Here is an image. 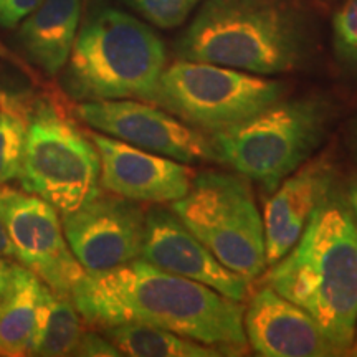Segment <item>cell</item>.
Wrapping results in <instances>:
<instances>
[{"mask_svg": "<svg viewBox=\"0 0 357 357\" xmlns=\"http://www.w3.org/2000/svg\"><path fill=\"white\" fill-rule=\"evenodd\" d=\"M82 318L98 328L139 323L167 329L229 356L247 349L243 306L215 289L136 258L105 271H86L71 289Z\"/></svg>", "mask_w": 357, "mask_h": 357, "instance_id": "obj_1", "label": "cell"}, {"mask_svg": "<svg viewBox=\"0 0 357 357\" xmlns=\"http://www.w3.org/2000/svg\"><path fill=\"white\" fill-rule=\"evenodd\" d=\"M265 283L303 307L339 354L351 351L357 324V229L341 195L326 192L300 240L271 265Z\"/></svg>", "mask_w": 357, "mask_h": 357, "instance_id": "obj_2", "label": "cell"}, {"mask_svg": "<svg viewBox=\"0 0 357 357\" xmlns=\"http://www.w3.org/2000/svg\"><path fill=\"white\" fill-rule=\"evenodd\" d=\"M164 68L166 47L149 25L118 8H101L78 30L65 88L79 101L153 102Z\"/></svg>", "mask_w": 357, "mask_h": 357, "instance_id": "obj_3", "label": "cell"}, {"mask_svg": "<svg viewBox=\"0 0 357 357\" xmlns=\"http://www.w3.org/2000/svg\"><path fill=\"white\" fill-rule=\"evenodd\" d=\"M181 60L276 75L301 60L293 17L270 0H205L176 45Z\"/></svg>", "mask_w": 357, "mask_h": 357, "instance_id": "obj_4", "label": "cell"}, {"mask_svg": "<svg viewBox=\"0 0 357 357\" xmlns=\"http://www.w3.org/2000/svg\"><path fill=\"white\" fill-rule=\"evenodd\" d=\"M328 119L321 100H280L247 121L211 132L213 160L273 192L318 149Z\"/></svg>", "mask_w": 357, "mask_h": 357, "instance_id": "obj_5", "label": "cell"}, {"mask_svg": "<svg viewBox=\"0 0 357 357\" xmlns=\"http://www.w3.org/2000/svg\"><path fill=\"white\" fill-rule=\"evenodd\" d=\"M26 113L20 185L55 207L60 215L101 192V160L89 134L60 106L38 98Z\"/></svg>", "mask_w": 357, "mask_h": 357, "instance_id": "obj_6", "label": "cell"}, {"mask_svg": "<svg viewBox=\"0 0 357 357\" xmlns=\"http://www.w3.org/2000/svg\"><path fill=\"white\" fill-rule=\"evenodd\" d=\"M172 212L229 270L248 281L265 273L263 217L247 177L197 174L184 197L172 202Z\"/></svg>", "mask_w": 357, "mask_h": 357, "instance_id": "obj_7", "label": "cell"}, {"mask_svg": "<svg viewBox=\"0 0 357 357\" xmlns=\"http://www.w3.org/2000/svg\"><path fill=\"white\" fill-rule=\"evenodd\" d=\"M283 84L260 75L204 61L164 68L151 105L194 129L215 132L247 121L283 96Z\"/></svg>", "mask_w": 357, "mask_h": 357, "instance_id": "obj_8", "label": "cell"}, {"mask_svg": "<svg viewBox=\"0 0 357 357\" xmlns=\"http://www.w3.org/2000/svg\"><path fill=\"white\" fill-rule=\"evenodd\" d=\"M0 215L15 258L55 293L70 294L86 273L71 252L61 217L38 195L0 187Z\"/></svg>", "mask_w": 357, "mask_h": 357, "instance_id": "obj_9", "label": "cell"}, {"mask_svg": "<svg viewBox=\"0 0 357 357\" xmlns=\"http://www.w3.org/2000/svg\"><path fill=\"white\" fill-rule=\"evenodd\" d=\"M75 114L95 131L182 164L213 160L207 136L151 102L83 101Z\"/></svg>", "mask_w": 357, "mask_h": 357, "instance_id": "obj_10", "label": "cell"}, {"mask_svg": "<svg viewBox=\"0 0 357 357\" xmlns=\"http://www.w3.org/2000/svg\"><path fill=\"white\" fill-rule=\"evenodd\" d=\"M61 225L71 252L84 271H105L141 258L146 213L134 200L98 192Z\"/></svg>", "mask_w": 357, "mask_h": 357, "instance_id": "obj_11", "label": "cell"}, {"mask_svg": "<svg viewBox=\"0 0 357 357\" xmlns=\"http://www.w3.org/2000/svg\"><path fill=\"white\" fill-rule=\"evenodd\" d=\"M141 258L169 273L205 284L234 301L242 303L250 294V281L222 265L172 211L154 207L146 213Z\"/></svg>", "mask_w": 357, "mask_h": 357, "instance_id": "obj_12", "label": "cell"}, {"mask_svg": "<svg viewBox=\"0 0 357 357\" xmlns=\"http://www.w3.org/2000/svg\"><path fill=\"white\" fill-rule=\"evenodd\" d=\"M101 160L105 190L134 202H176L189 192L194 172L178 160L147 153L101 132H89Z\"/></svg>", "mask_w": 357, "mask_h": 357, "instance_id": "obj_13", "label": "cell"}, {"mask_svg": "<svg viewBox=\"0 0 357 357\" xmlns=\"http://www.w3.org/2000/svg\"><path fill=\"white\" fill-rule=\"evenodd\" d=\"M247 341L265 357H326L339 352L318 323L270 284L250 298L243 311Z\"/></svg>", "mask_w": 357, "mask_h": 357, "instance_id": "obj_14", "label": "cell"}, {"mask_svg": "<svg viewBox=\"0 0 357 357\" xmlns=\"http://www.w3.org/2000/svg\"><path fill=\"white\" fill-rule=\"evenodd\" d=\"M331 172L321 160L288 176L265 204L266 266L275 265L296 245L312 211L331 189Z\"/></svg>", "mask_w": 357, "mask_h": 357, "instance_id": "obj_15", "label": "cell"}, {"mask_svg": "<svg viewBox=\"0 0 357 357\" xmlns=\"http://www.w3.org/2000/svg\"><path fill=\"white\" fill-rule=\"evenodd\" d=\"M82 19V0H42L22 22L19 43L26 58L48 77L68 63Z\"/></svg>", "mask_w": 357, "mask_h": 357, "instance_id": "obj_16", "label": "cell"}, {"mask_svg": "<svg viewBox=\"0 0 357 357\" xmlns=\"http://www.w3.org/2000/svg\"><path fill=\"white\" fill-rule=\"evenodd\" d=\"M43 288L33 271L13 263L10 284L0 303V356H26Z\"/></svg>", "mask_w": 357, "mask_h": 357, "instance_id": "obj_17", "label": "cell"}, {"mask_svg": "<svg viewBox=\"0 0 357 357\" xmlns=\"http://www.w3.org/2000/svg\"><path fill=\"white\" fill-rule=\"evenodd\" d=\"M83 334V321L70 294L45 284L26 356H71Z\"/></svg>", "mask_w": 357, "mask_h": 357, "instance_id": "obj_18", "label": "cell"}, {"mask_svg": "<svg viewBox=\"0 0 357 357\" xmlns=\"http://www.w3.org/2000/svg\"><path fill=\"white\" fill-rule=\"evenodd\" d=\"M105 336L131 357H220L229 352L220 347L204 344L194 339L178 336L153 324L126 323L105 329Z\"/></svg>", "mask_w": 357, "mask_h": 357, "instance_id": "obj_19", "label": "cell"}, {"mask_svg": "<svg viewBox=\"0 0 357 357\" xmlns=\"http://www.w3.org/2000/svg\"><path fill=\"white\" fill-rule=\"evenodd\" d=\"M26 141V113L0 96V184L19 178Z\"/></svg>", "mask_w": 357, "mask_h": 357, "instance_id": "obj_20", "label": "cell"}, {"mask_svg": "<svg viewBox=\"0 0 357 357\" xmlns=\"http://www.w3.org/2000/svg\"><path fill=\"white\" fill-rule=\"evenodd\" d=\"M129 6L159 29L182 25L200 0H128Z\"/></svg>", "mask_w": 357, "mask_h": 357, "instance_id": "obj_21", "label": "cell"}, {"mask_svg": "<svg viewBox=\"0 0 357 357\" xmlns=\"http://www.w3.org/2000/svg\"><path fill=\"white\" fill-rule=\"evenodd\" d=\"M333 42L344 63L357 65V0H344L334 13Z\"/></svg>", "mask_w": 357, "mask_h": 357, "instance_id": "obj_22", "label": "cell"}, {"mask_svg": "<svg viewBox=\"0 0 357 357\" xmlns=\"http://www.w3.org/2000/svg\"><path fill=\"white\" fill-rule=\"evenodd\" d=\"M71 356L84 357H118L123 356L108 337H102L95 331H83L77 347Z\"/></svg>", "mask_w": 357, "mask_h": 357, "instance_id": "obj_23", "label": "cell"}, {"mask_svg": "<svg viewBox=\"0 0 357 357\" xmlns=\"http://www.w3.org/2000/svg\"><path fill=\"white\" fill-rule=\"evenodd\" d=\"M42 0H0V29L12 30L40 6Z\"/></svg>", "mask_w": 357, "mask_h": 357, "instance_id": "obj_24", "label": "cell"}, {"mask_svg": "<svg viewBox=\"0 0 357 357\" xmlns=\"http://www.w3.org/2000/svg\"><path fill=\"white\" fill-rule=\"evenodd\" d=\"M13 273V263L8 258H0V303L6 296Z\"/></svg>", "mask_w": 357, "mask_h": 357, "instance_id": "obj_25", "label": "cell"}, {"mask_svg": "<svg viewBox=\"0 0 357 357\" xmlns=\"http://www.w3.org/2000/svg\"><path fill=\"white\" fill-rule=\"evenodd\" d=\"M0 258H15V250H13L2 215H0Z\"/></svg>", "mask_w": 357, "mask_h": 357, "instance_id": "obj_26", "label": "cell"}, {"mask_svg": "<svg viewBox=\"0 0 357 357\" xmlns=\"http://www.w3.org/2000/svg\"><path fill=\"white\" fill-rule=\"evenodd\" d=\"M347 205H349L352 220H354L357 229V181L352 182L349 192H347Z\"/></svg>", "mask_w": 357, "mask_h": 357, "instance_id": "obj_27", "label": "cell"}, {"mask_svg": "<svg viewBox=\"0 0 357 357\" xmlns=\"http://www.w3.org/2000/svg\"><path fill=\"white\" fill-rule=\"evenodd\" d=\"M351 351H356V354H357V324H356V336H354V344H352Z\"/></svg>", "mask_w": 357, "mask_h": 357, "instance_id": "obj_28", "label": "cell"}]
</instances>
